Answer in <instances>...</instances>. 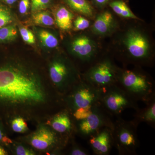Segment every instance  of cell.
Returning a JSON list of instances; mask_svg holds the SVG:
<instances>
[{"mask_svg":"<svg viewBox=\"0 0 155 155\" xmlns=\"http://www.w3.org/2000/svg\"><path fill=\"white\" fill-rule=\"evenodd\" d=\"M116 84L137 101L146 104L155 97L154 81L139 69L119 68Z\"/></svg>","mask_w":155,"mask_h":155,"instance_id":"7a4b0ae2","label":"cell"},{"mask_svg":"<svg viewBox=\"0 0 155 155\" xmlns=\"http://www.w3.org/2000/svg\"><path fill=\"white\" fill-rule=\"evenodd\" d=\"M69 63L62 59L54 61L50 68V75L53 83L63 92L72 89L81 78Z\"/></svg>","mask_w":155,"mask_h":155,"instance_id":"9c48e42d","label":"cell"},{"mask_svg":"<svg viewBox=\"0 0 155 155\" xmlns=\"http://www.w3.org/2000/svg\"><path fill=\"white\" fill-rule=\"evenodd\" d=\"M65 2L73 11L87 17L93 16V8L86 0H65Z\"/></svg>","mask_w":155,"mask_h":155,"instance_id":"e0dca14e","label":"cell"},{"mask_svg":"<svg viewBox=\"0 0 155 155\" xmlns=\"http://www.w3.org/2000/svg\"><path fill=\"white\" fill-rule=\"evenodd\" d=\"M19 32L22 39L26 43L29 45L35 43V38L34 35L29 29L22 27L19 28Z\"/></svg>","mask_w":155,"mask_h":155,"instance_id":"d4e9b609","label":"cell"},{"mask_svg":"<svg viewBox=\"0 0 155 155\" xmlns=\"http://www.w3.org/2000/svg\"><path fill=\"white\" fill-rule=\"evenodd\" d=\"M3 141L5 143H8L11 142L10 139H9L8 138H7L5 137H4L2 132L0 129V141Z\"/></svg>","mask_w":155,"mask_h":155,"instance_id":"1f68e13d","label":"cell"},{"mask_svg":"<svg viewBox=\"0 0 155 155\" xmlns=\"http://www.w3.org/2000/svg\"><path fill=\"white\" fill-rule=\"evenodd\" d=\"M138 125L132 121H126L121 116L114 121L113 129L114 147L119 155H136L139 147L137 134Z\"/></svg>","mask_w":155,"mask_h":155,"instance_id":"3957f363","label":"cell"},{"mask_svg":"<svg viewBox=\"0 0 155 155\" xmlns=\"http://www.w3.org/2000/svg\"><path fill=\"white\" fill-rule=\"evenodd\" d=\"M59 141L57 134L47 127H43L32 135L30 143L36 149L45 150L58 144Z\"/></svg>","mask_w":155,"mask_h":155,"instance_id":"7c38bea8","label":"cell"},{"mask_svg":"<svg viewBox=\"0 0 155 155\" xmlns=\"http://www.w3.org/2000/svg\"><path fill=\"white\" fill-rule=\"evenodd\" d=\"M17 36V30L14 25L0 28V41H12Z\"/></svg>","mask_w":155,"mask_h":155,"instance_id":"44dd1931","label":"cell"},{"mask_svg":"<svg viewBox=\"0 0 155 155\" xmlns=\"http://www.w3.org/2000/svg\"><path fill=\"white\" fill-rule=\"evenodd\" d=\"M45 98L43 87L33 73L17 66L0 68V100L31 104L43 102Z\"/></svg>","mask_w":155,"mask_h":155,"instance_id":"6da1fadb","label":"cell"},{"mask_svg":"<svg viewBox=\"0 0 155 155\" xmlns=\"http://www.w3.org/2000/svg\"><path fill=\"white\" fill-rule=\"evenodd\" d=\"M69 154L72 155H89L90 153L87 150L84 148L78 146V145L73 146V147L70 150Z\"/></svg>","mask_w":155,"mask_h":155,"instance_id":"83f0119b","label":"cell"},{"mask_svg":"<svg viewBox=\"0 0 155 155\" xmlns=\"http://www.w3.org/2000/svg\"><path fill=\"white\" fill-rule=\"evenodd\" d=\"M73 14L65 7H60L55 14V22L60 29L65 31L72 28Z\"/></svg>","mask_w":155,"mask_h":155,"instance_id":"2e32d148","label":"cell"},{"mask_svg":"<svg viewBox=\"0 0 155 155\" xmlns=\"http://www.w3.org/2000/svg\"><path fill=\"white\" fill-rule=\"evenodd\" d=\"M87 140L94 155H110L114 147L113 129L110 127L101 128Z\"/></svg>","mask_w":155,"mask_h":155,"instance_id":"8fae6325","label":"cell"},{"mask_svg":"<svg viewBox=\"0 0 155 155\" xmlns=\"http://www.w3.org/2000/svg\"><path fill=\"white\" fill-rule=\"evenodd\" d=\"M137 102L117 84L101 90L99 103L113 117L121 116L126 109L138 110Z\"/></svg>","mask_w":155,"mask_h":155,"instance_id":"277c9868","label":"cell"},{"mask_svg":"<svg viewBox=\"0 0 155 155\" xmlns=\"http://www.w3.org/2000/svg\"><path fill=\"white\" fill-rule=\"evenodd\" d=\"M3 1H5L7 4L11 5H13L14 3L16 2L17 0H3Z\"/></svg>","mask_w":155,"mask_h":155,"instance_id":"d6a6232c","label":"cell"},{"mask_svg":"<svg viewBox=\"0 0 155 155\" xmlns=\"http://www.w3.org/2000/svg\"><path fill=\"white\" fill-rule=\"evenodd\" d=\"M51 0H31V11L33 13L42 11L49 6Z\"/></svg>","mask_w":155,"mask_h":155,"instance_id":"7402d4cb","label":"cell"},{"mask_svg":"<svg viewBox=\"0 0 155 155\" xmlns=\"http://www.w3.org/2000/svg\"><path fill=\"white\" fill-rule=\"evenodd\" d=\"M30 4L29 0H21L19 6V13L22 14H26L29 8Z\"/></svg>","mask_w":155,"mask_h":155,"instance_id":"f1b7e54d","label":"cell"},{"mask_svg":"<svg viewBox=\"0 0 155 155\" xmlns=\"http://www.w3.org/2000/svg\"><path fill=\"white\" fill-rule=\"evenodd\" d=\"M116 25L113 15L109 11H106L97 16L92 27V31L95 34L105 35L111 33Z\"/></svg>","mask_w":155,"mask_h":155,"instance_id":"4fadbf2b","label":"cell"},{"mask_svg":"<svg viewBox=\"0 0 155 155\" xmlns=\"http://www.w3.org/2000/svg\"><path fill=\"white\" fill-rule=\"evenodd\" d=\"M93 107L87 108H80L75 110L73 112L72 115L74 119L77 121L85 119L91 114Z\"/></svg>","mask_w":155,"mask_h":155,"instance_id":"484cf974","label":"cell"},{"mask_svg":"<svg viewBox=\"0 0 155 155\" xmlns=\"http://www.w3.org/2000/svg\"><path fill=\"white\" fill-rule=\"evenodd\" d=\"M12 128L15 132L23 133L27 130V125L24 119L17 118L12 121Z\"/></svg>","mask_w":155,"mask_h":155,"instance_id":"cb8c5ba5","label":"cell"},{"mask_svg":"<svg viewBox=\"0 0 155 155\" xmlns=\"http://www.w3.org/2000/svg\"><path fill=\"white\" fill-rule=\"evenodd\" d=\"M70 47L72 54L84 64H87L88 69L97 62V44L89 37L81 35L75 38L71 41Z\"/></svg>","mask_w":155,"mask_h":155,"instance_id":"30bf717a","label":"cell"},{"mask_svg":"<svg viewBox=\"0 0 155 155\" xmlns=\"http://www.w3.org/2000/svg\"><path fill=\"white\" fill-rule=\"evenodd\" d=\"M119 69L111 59L104 58L86 70L82 78L96 88L102 90L116 84Z\"/></svg>","mask_w":155,"mask_h":155,"instance_id":"5b68a950","label":"cell"},{"mask_svg":"<svg viewBox=\"0 0 155 155\" xmlns=\"http://www.w3.org/2000/svg\"><path fill=\"white\" fill-rule=\"evenodd\" d=\"M77 122V132L87 139L103 127L113 129L114 127V117L108 114L99 102L93 107L91 114L86 118Z\"/></svg>","mask_w":155,"mask_h":155,"instance_id":"52a82bcc","label":"cell"},{"mask_svg":"<svg viewBox=\"0 0 155 155\" xmlns=\"http://www.w3.org/2000/svg\"><path fill=\"white\" fill-rule=\"evenodd\" d=\"M110 6L115 13L121 17L130 19H139L123 1L120 0L113 1L110 3Z\"/></svg>","mask_w":155,"mask_h":155,"instance_id":"ac0fdd59","label":"cell"},{"mask_svg":"<svg viewBox=\"0 0 155 155\" xmlns=\"http://www.w3.org/2000/svg\"><path fill=\"white\" fill-rule=\"evenodd\" d=\"M51 125L56 132L60 134L67 135L71 134L73 127L72 118L66 110L57 114L53 118Z\"/></svg>","mask_w":155,"mask_h":155,"instance_id":"9a60e30c","label":"cell"},{"mask_svg":"<svg viewBox=\"0 0 155 155\" xmlns=\"http://www.w3.org/2000/svg\"><path fill=\"white\" fill-rule=\"evenodd\" d=\"M90 25V21L81 16H78L74 21V28L75 30H83L87 29Z\"/></svg>","mask_w":155,"mask_h":155,"instance_id":"4316f807","label":"cell"},{"mask_svg":"<svg viewBox=\"0 0 155 155\" xmlns=\"http://www.w3.org/2000/svg\"><path fill=\"white\" fill-rule=\"evenodd\" d=\"M40 40L45 46L50 48L57 47L58 45V40L55 36L47 31L41 30L38 33Z\"/></svg>","mask_w":155,"mask_h":155,"instance_id":"ffe728a7","label":"cell"},{"mask_svg":"<svg viewBox=\"0 0 155 155\" xmlns=\"http://www.w3.org/2000/svg\"><path fill=\"white\" fill-rule=\"evenodd\" d=\"M142 109L139 108L135 110L132 121L139 125L140 123L144 122L150 126L155 127V97L148 102Z\"/></svg>","mask_w":155,"mask_h":155,"instance_id":"5bb4252c","label":"cell"},{"mask_svg":"<svg viewBox=\"0 0 155 155\" xmlns=\"http://www.w3.org/2000/svg\"><path fill=\"white\" fill-rule=\"evenodd\" d=\"M123 43L127 50L128 61L140 65L150 61V42L141 31L134 28L129 29L125 34Z\"/></svg>","mask_w":155,"mask_h":155,"instance_id":"8992f818","label":"cell"},{"mask_svg":"<svg viewBox=\"0 0 155 155\" xmlns=\"http://www.w3.org/2000/svg\"><path fill=\"white\" fill-rule=\"evenodd\" d=\"M32 20L35 24L44 26H52L55 20L49 13L46 11H39L35 13L32 16Z\"/></svg>","mask_w":155,"mask_h":155,"instance_id":"d6986e66","label":"cell"},{"mask_svg":"<svg viewBox=\"0 0 155 155\" xmlns=\"http://www.w3.org/2000/svg\"><path fill=\"white\" fill-rule=\"evenodd\" d=\"M16 153L18 155H34L35 153L33 151L28 149L22 146H18L16 148Z\"/></svg>","mask_w":155,"mask_h":155,"instance_id":"f546056e","label":"cell"},{"mask_svg":"<svg viewBox=\"0 0 155 155\" xmlns=\"http://www.w3.org/2000/svg\"><path fill=\"white\" fill-rule=\"evenodd\" d=\"M6 154H7V153L5 150L0 147V155H5Z\"/></svg>","mask_w":155,"mask_h":155,"instance_id":"836d02e7","label":"cell"},{"mask_svg":"<svg viewBox=\"0 0 155 155\" xmlns=\"http://www.w3.org/2000/svg\"><path fill=\"white\" fill-rule=\"evenodd\" d=\"M94 4L98 7H102L105 5L110 0H93Z\"/></svg>","mask_w":155,"mask_h":155,"instance_id":"4dcf8cb0","label":"cell"},{"mask_svg":"<svg viewBox=\"0 0 155 155\" xmlns=\"http://www.w3.org/2000/svg\"><path fill=\"white\" fill-rule=\"evenodd\" d=\"M67 98L70 109L73 112L78 109L91 107L99 102L101 90L93 86L83 78L75 84Z\"/></svg>","mask_w":155,"mask_h":155,"instance_id":"ba28073f","label":"cell"},{"mask_svg":"<svg viewBox=\"0 0 155 155\" xmlns=\"http://www.w3.org/2000/svg\"><path fill=\"white\" fill-rule=\"evenodd\" d=\"M12 21V17L10 11L0 5V28L10 24Z\"/></svg>","mask_w":155,"mask_h":155,"instance_id":"603a6c76","label":"cell"}]
</instances>
